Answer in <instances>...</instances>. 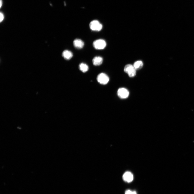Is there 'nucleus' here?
<instances>
[{"label": "nucleus", "instance_id": "obj_1", "mask_svg": "<svg viewBox=\"0 0 194 194\" xmlns=\"http://www.w3.org/2000/svg\"><path fill=\"white\" fill-rule=\"evenodd\" d=\"M124 71L128 74L130 77H133L135 76L136 74V70L133 65L130 64L126 65L124 68Z\"/></svg>", "mask_w": 194, "mask_h": 194}, {"label": "nucleus", "instance_id": "obj_2", "mask_svg": "<svg viewBox=\"0 0 194 194\" xmlns=\"http://www.w3.org/2000/svg\"><path fill=\"white\" fill-rule=\"evenodd\" d=\"M90 29L92 30L96 31H100L103 28L102 24L97 20H94L90 24Z\"/></svg>", "mask_w": 194, "mask_h": 194}, {"label": "nucleus", "instance_id": "obj_3", "mask_svg": "<svg viewBox=\"0 0 194 194\" xmlns=\"http://www.w3.org/2000/svg\"><path fill=\"white\" fill-rule=\"evenodd\" d=\"M93 46L97 50L104 49L106 46V43L105 41L103 39H99L94 42Z\"/></svg>", "mask_w": 194, "mask_h": 194}, {"label": "nucleus", "instance_id": "obj_4", "mask_svg": "<svg viewBox=\"0 0 194 194\" xmlns=\"http://www.w3.org/2000/svg\"><path fill=\"white\" fill-rule=\"evenodd\" d=\"M97 80L99 83L105 85L107 84L108 82L109 78L107 74L104 73H102L98 75Z\"/></svg>", "mask_w": 194, "mask_h": 194}, {"label": "nucleus", "instance_id": "obj_5", "mask_svg": "<svg viewBox=\"0 0 194 194\" xmlns=\"http://www.w3.org/2000/svg\"><path fill=\"white\" fill-rule=\"evenodd\" d=\"M117 94L118 97L122 99L127 98L129 95V92L128 90L123 88L119 89L117 91Z\"/></svg>", "mask_w": 194, "mask_h": 194}, {"label": "nucleus", "instance_id": "obj_6", "mask_svg": "<svg viewBox=\"0 0 194 194\" xmlns=\"http://www.w3.org/2000/svg\"><path fill=\"white\" fill-rule=\"evenodd\" d=\"M123 180L126 182L130 183L134 179L133 175L132 173L129 172L125 173L123 176Z\"/></svg>", "mask_w": 194, "mask_h": 194}, {"label": "nucleus", "instance_id": "obj_7", "mask_svg": "<svg viewBox=\"0 0 194 194\" xmlns=\"http://www.w3.org/2000/svg\"><path fill=\"white\" fill-rule=\"evenodd\" d=\"M74 47L78 49H81L84 47V43L81 40L76 39L74 40L73 42Z\"/></svg>", "mask_w": 194, "mask_h": 194}, {"label": "nucleus", "instance_id": "obj_8", "mask_svg": "<svg viewBox=\"0 0 194 194\" xmlns=\"http://www.w3.org/2000/svg\"><path fill=\"white\" fill-rule=\"evenodd\" d=\"M103 61V58L100 56H96L92 60L93 64L95 66L101 65L102 64Z\"/></svg>", "mask_w": 194, "mask_h": 194}, {"label": "nucleus", "instance_id": "obj_9", "mask_svg": "<svg viewBox=\"0 0 194 194\" xmlns=\"http://www.w3.org/2000/svg\"><path fill=\"white\" fill-rule=\"evenodd\" d=\"M62 56L65 59L68 60L73 57V54L71 51L66 50L63 52Z\"/></svg>", "mask_w": 194, "mask_h": 194}, {"label": "nucleus", "instance_id": "obj_10", "mask_svg": "<svg viewBox=\"0 0 194 194\" xmlns=\"http://www.w3.org/2000/svg\"><path fill=\"white\" fill-rule=\"evenodd\" d=\"M133 66L136 70L140 69L143 67V62L140 60L137 61L135 63Z\"/></svg>", "mask_w": 194, "mask_h": 194}, {"label": "nucleus", "instance_id": "obj_11", "mask_svg": "<svg viewBox=\"0 0 194 194\" xmlns=\"http://www.w3.org/2000/svg\"><path fill=\"white\" fill-rule=\"evenodd\" d=\"M79 68L80 70L83 73H85L88 71L89 68L88 66L83 63L79 65Z\"/></svg>", "mask_w": 194, "mask_h": 194}, {"label": "nucleus", "instance_id": "obj_12", "mask_svg": "<svg viewBox=\"0 0 194 194\" xmlns=\"http://www.w3.org/2000/svg\"><path fill=\"white\" fill-rule=\"evenodd\" d=\"M125 194H137L136 191H131L130 190H127L125 192Z\"/></svg>", "mask_w": 194, "mask_h": 194}, {"label": "nucleus", "instance_id": "obj_13", "mask_svg": "<svg viewBox=\"0 0 194 194\" xmlns=\"http://www.w3.org/2000/svg\"><path fill=\"white\" fill-rule=\"evenodd\" d=\"M0 17H1V22L3 21L4 19V14L2 12H1V13H0Z\"/></svg>", "mask_w": 194, "mask_h": 194}, {"label": "nucleus", "instance_id": "obj_14", "mask_svg": "<svg viewBox=\"0 0 194 194\" xmlns=\"http://www.w3.org/2000/svg\"><path fill=\"white\" fill-rule=\"evenodd\" d=\"M2 4H3L2 0H1V1H0V7H1V8L2 7Z\"/></svg>", "mask_w": 194, "mask_h": 194}]
</instances>
